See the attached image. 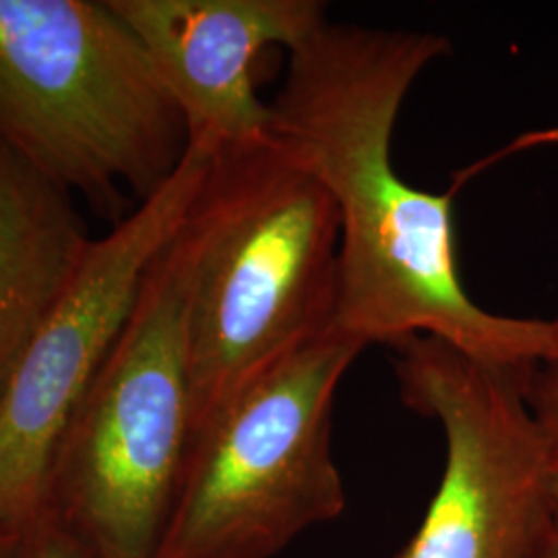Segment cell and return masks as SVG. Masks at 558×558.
Segmentation results:
<instances>
[{"mask_svg": "<svg viewBox=\"0 0 558 558\" xmlns=\"http://www.w3.org/2000/svg\"><path fill=\"white\" fill-rule=\"evenodd\" d=\"M442 36L327 21L296 50L271 101L274 133L327 189L339 216L338 331L364 348L435 338L484 364L557 362L555 320L497 315L461 281L453 195L401 179L393 133Z\"/></svg>", "mask_w": 558, "mask_h": 558, "instance_id": "1", "label": "cell"}, {"mask_svg": "<svg viewBox=\"0 0 558 558\" xmlns=\"http://www.w3.org/2000/svg\"><path fill=\"white\" fill-rule=\"evenodd\" d=\"M174 244L189 281L193 437L271 362L338 329V209L271 133L211 156Z\"/></svg>", "mask_w": 558, "mask_h": 558, "instance_id": "2", "label": "cell"}, {"mask_svg": "<svg viewBox=\"0 0 558 558\" xmlns=\"http://www.w3.org/2000/svg\"><path fill=\"white\" fill-rule=\"evenodd\" d=\"M0 149L117 226L189 140L110 0H0Z\"/></svg>", "mask_w": 558, "mask_h": 558, "instance_id": "3", "label": "cell"}, {"mask_svg": "<svg viewBox=\"0 0 558 558\" xmlns=\"http://www.w3.org/2000/svg\"><path fill=\"white\" fill-rule=\"evenodd\" d=\"M191 433L189 281L172 240L60 442L44 521L92 558L156 557Z\"/></svg>", "mask_w": 558, "mask_h": 558, "instance_id": "4", "label": "cell"}, {"mask_svg": "<svg viewBox=\"0 0 558 558\" xmlns=\"http://www.w3.org/2000/svg\"><path fill=\"white\" fill-rule=\"evenodd\" d=\"M366 348L329 331L283 354L191 437L154 558H271L338 519L331 428L339 383Z\"/></svg>", "mask_w": 558, "mask_h": 558, "instance_id": "5", "label": "cell"}, {"mask_svg": "<svg viewBox=\"0 0 558 558\" xmlns=\"http://www.w3.org/2000/svg\"><path fill=\"white\" fill-rule=\"evenodd\" d=\"M393 352L403 403L445 435L437 495L398 558H530L558 511L557 472L525 398L530 373L424 336Z\"/></svg>", "mask_w": 558, "mask_h": 558, "instance_id": "6", "label": "cell"}, {"mask_svg": "<svg viewBox=\"0 0 558 558\" xmlns=\"http://www.w3.org/2000/svg\"><path fill=\"white\" fill-rule=\"evenodd\" d=\"M211 151L189 145L156 195L101 239L0 396V536L25 542L44 521L60 442L133 315L151 265L177 239Z\"/></svg>", "mask_w": 558, "mask_h": 558, "instance_id": "7", "label": "cell"}, {"mask_svg": "<svg viewBox=\"0 0 558 558\" xmlns=\"http://www.w3.org/2000/svg\"><path fill=\"white\" fill-rule=\"evenodd\" d=\"M133 29L193 147L218 154L274 133L255 62L296 50L327 23L319 0H110Z\"/></svg>", "mask_w": 558, "mask_h": 558, "instance_id": "8", "label": "cell"}, {"mask_svg": "<svg viewBox=\"0 0 558 558\" xmlns=\"http://www.w3.org/2000/svg\"><path fill=\"white\" fill-rule=\"evenodd\" d=\"M92 242L75 197L0 149V396Z\"/></svg>", "mask_w": 558, "mask_h": 558, "instance_id": "9", "label": "cell"}, {"mask_svg": "<svg viewBox=\"0 0 558 558\" xmlns=\"http://www.w3.org/2000/svg\"><path fill=\"white\" fill-rule=\"evenodd\" d=\"M525 398L558 476V362H544L530 371Z\"/></svg>", "mask_w": 558, "mask_h": 558, "instance_id": "10", "label": "cell"}, {"mask_svg": "<svg viewBox=\"0 0 558 558\" xmlns=\"http://www.w3.org/2000/svg\"><path fill=\"white\" fill-rule=\"evenodd\" d=\"M25 558H92L80 542L64 534L50 521H41L40 527L25 539Z\"/></svg>", "mask_w": 558, "mask_h": 558, "instance_id": "11", "label": "cell"}, {"mask_svg": "<svg viewBox=\"0 0 558 558\" xmlns=\"http://www.w3.org/2000/svg\"><path fill=\"white\" fill-rule=\"evenodd\" d=\"M530 558H558V511L544 530Z\"/></svg>", "mask_w": 558, "mask_h": 558, "instance_id": "12", "label": "cell"}, {"mask_svg": "<svg viewBox=\"0 0 558 558\" xmlns=\"http://www.w3.org/2000/svg\"><path fill=\"white\" fill-rule=\"evenodd\" d=\"M0 558H25V544L20 539L0 536Z\"/></svg>", "mask_w": 558, "mask_h": 558, "instance_id": "13", "label": "cell"}, {"mask_svg": "<svg viewBox=\"0 0 558 558\" xmlns=\"http://www.w3.org/2000/svg\"><path fill=\"white\" fill-rule=\"evenodd\" d=\"M555 320V327H557V341H558V317L557 319H553ZM557 362H558V359H557Z\"/></svg>", "mask_w": 558, "mask_h": 558, "instance_id": "14", "label": "cell"}, {"mask_svg": "<svg viewBox=\"0 0 558 558\" xmlns=\"http://www.w3.org/2000/svg\"><path fill=\"white\" fill-rule=\"evenodd\" d=\"M557 500H558V480H557Z\"/></svg>", "mask_w": 558, "mask_h": 558, "instance_id": "15", "label": "cell"}]
</instances>
